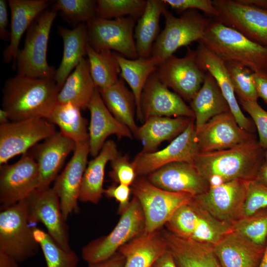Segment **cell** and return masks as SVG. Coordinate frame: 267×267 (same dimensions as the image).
I'll return each instance as SVG.
<instances>
[{
    "label": "cell",
    "instance_id": "1",
    "mask_svg": "<svg viewBox=\"0 0 267 267\" xmlns=\"http://www.w3.org/2000/svg\"><path fill=\"white\" fill-rule=\"evenodd\" d=\"M264 150L257 139L234 147L199 153L193 165L210 187L235 179H255L265 162Z\"/></svg>",
    "mask_w": 267,
    "mask_h": 267
},
{
    "label": "cell",
    "instance_id": "2",
    "mask_svg": "<svg viewBox=\"0 0 267 267\" xmlns=\"http://www.w3.org/2000/svg\"><path fill=\"white\" fill-rule=\"evenodd\" d=\"M60 90L53 79L17 74L5 82L2 108L12 122L35 118L48 120L57 104Z\"/></svg>",
    "mask_w": 267,
    "mask_h": 267
},
{
    "label": "cell",
    "instance_id": "3",
    "mask_svg": "<svg viewBox=\"0 0 267 267\" xmlns=\"http://www.w3.org/2000/svg\"><path fill=\"white\" fill-rule=\"evenodd\" d=\"M224 62L239 63L254 73H267V47L248 39L216 19L199 42Z\"/></svg>",
    "mask_w": 267,
    "mask_h": 267
},
{
    "label": "cell",
    "instance_id": "4",
    "mask_svg": "<svg viewBox=\"0 0 267 267\" xmlns=\"http://www.w3.org/2000/svg\"><path fill=\"white\" fill-rule=\"evenodd\" d=\"M57 13L46 10L27 30L23 47L19 49L13 65L18 74L33 78L53 79L56 70L47 60L50 32Z\"/></svg>",
    "mask_w": 267,
    "mask_h": 267
},
{
    "label": "cell",
    "instance_id": "5",
    "mask_svg": "<svg viewBox=\"0 0 267 267\" xmlns=\"http://www.w3.org/2000/svg\"><path fill=\"white\" fill-rule=\"evenodd\" d=\"M163 15L165 27L156 39L151 54L159 64L179 47L199 42L211 22L196 10H186L176 17L166 8Z\"/></svg>",
    "mask_w": 267,
    "mask_h": 267
},
{
    "label": "cell",
    "instance_id": "6",
    "mask_svg": "<svg viewBox=\"0 0 267 267\" xmlns=\"http://www.w3.org/2000/svg\"><path fill=\"white\" fill-rule=\"evenodd\" d=\"M165 225L178 236L212 246L232 231V224L214 218L193 198L180 207Z\"/></svg>",
    "mask_w": 267,
    "mask_h": 267
},
{
    "label": "cell",
    "instance_id": "7",
    "mask_svg": "<svg viewBox=\"0 0 267 267\" xmlns=\"http://www.w3.org/2000/svg\"><path fill=\"white\" fill-rule=\"evenodd\" d=\"M29 223L25 200L0 208V252L18 263L36 255L40 248Z\"/></svg>",
    "mask_w": 267,
    "mask_h": 267
},
{
    "label": "cell",
    "instance_id": "8",
    "mask_svg": "<svg viewBox=\"0 0 267 267\" xmlns=\"http://www.w3.org/2000/svg\"><path fill=\"white\" fill-rule=\"evenodd\" d=\"M144 229L143 213L139 201L134 196L114 229L108 234L85 245L81 250L82 257L88 264L107 260L115 254L123 245L144 232Z\"/></svg>",
    "mask_w": 267,
    "mask_h": 267
},
{
    "label": "cell",
    "instance_id": "9",
    "mask_svg": "<svg viewBox=\"0 0 267 267\" xmlns=\"http://www.w3.org/2000/svg\"><path fill=\"white\" fill-rule=\"evenodd\" d=\"M131 190L140 204L145 220L144 231L147 233L160 230L180 207L193 197L162 189L143 178L135 179Z\"/></svg>",
    "mask_w": 267,
    "mask_h": 267
},
{
    "label": "cell",
    "instance_id": "10",
    "mask_svg": "<svg viewBox=\"0 0 267 267\" xmlns=\"http://www.w3.org/2000/svg\"><path fill=\"white\" fill-rule=\"evenodd\" d=\"M137 20L131 16L113 19L95 16L86 23L89 44L96 51L114 50L128 59L138 58L134 37Z\"/></svg>",
    "mask_w": 267,
    "mask_h": 267
},
{
    "label": "cell",
    "instance_id": "11",
    "mask_svg": "<svg viewBox=\"0 0 267 267\" xmlns=\"http://www.w3.org/2000/svg\"><path fill=\"white\" fill-rule=\"evenodd\" d=\"M54 124L35 118L0 125V165L19 154H24L41 140L56 133Z\"/></svg>",
    "mask_w": 267,
    "mask_h": 267
},
{
    "label": "cell",
    "instance_id": "12",
    "mask_svg": "<svg viewBox=\"0 0 267 267\" xmlns=\"http://www.w3.org/2000/svg\"><path fill=\"white\" fill-rule=\"evenodd\" d=\"M30 222H41L47 233L61 246L71 249L69 227L57 195L49 186L35 190L24 200Z\"/></svg>",
    "mask_w": 267,
    "mask_h": 267
},
{
    "label": "cell",
    "instance_id": "13",
    "mask_svg": "<svg viewBox=\"0 0 267 267\" xmlns=\"http://www.w3.org/2000/svg\"><path fill=\"white\" fill-rule=\"evenodd\" d=\"M198 153L195 119L193 118L185 130L166 147L151 152H140L134 157L132 163L136 176H143L172 163L184 162L193 164Z\"/></svg>",
    "mask_w": 267,
    "mask_h": 267
},
{
    "label": "cell",
    "instance_id": "14",
    "mask_svg": "<svg viewBox=\"0 0 267 267\" xmlns=\"http://www.w3.org/2000/svg\"><path fill=\"white\" fill-rule=\"evenodd\" d=\"M216 19L251 41L267 47V9L237 0H214Z\"/></svg>",
    "mask_w": 267,
    "mask_h": 267
},
{
    "label": "cell",
    "instance_id": "15",
    "mask_svg": "<svg viewBox=\"0 0 267 267\" xmlns=\"http://www.w3.org/2000/svg\"><path fill=\"white\" fill-rule=\"evenodd\" d=\"M39 185V169L32 153H26L12 164L0 165V208L24 200Z\"/></svg>",
    "mask_w": 267,
    "mask_h": 267
},
{
    "label": "cell",
    "instance_id": "16",
    "mask_svg": "<svg viewBox=\"0 0 267 267\" xmlns=\"http://www.w3.org/2000/svg\"><path fill=\"white\" fill-rule=\"evenodd\" d=\"M156 72L163 83L189 102L201 87L206 74L197 65L196 50L188 47L184 56L172 55L158 65Z\"/></svg>",
    "mask_w": 267,
    "mask_h": 267
},
{
    "label": "cell",
    "instance_id": "17",
    "mask_svg": "<svg viewBox=\"0 0 267 267\" xmlns=\"http://www.w3.org/2000/svg\"><path fill=\"white\" fill-rule=\"evenodd\" d=\"M248 181L235 179L211 186L193 199L215 219L232 224L243 217Z\"/></svg>",
    "mask_w": 267,
    "mask_h": 267
},
{
    "label": "cell",
    "instance_id": "18",
    "mask_svg": "<svg viewBox=\"0 0 267 267\" xmlns=\"http://www.w3.org/2000/svg\"><path fill=\"white\" fill-rule=\"evenodd\" d=\"M199 153L231 148L257 139L242 129L229 111L217 115L196 130Z\"/></svg>",
    "mask_w": 267,
    "mask_h": 267
},
{
    "label": "cell",
    "instance_id": "19",
    "mask_svg": "<svg viewBox=\"0 0 267 267\" xmlns=\"http://www.w3.org/2000/svg\"><path fill=\"white\" fill-rule=\"evenodd\" d=\"M89 153L88 141L76 144L73 155L52 187L59 197L61 208L67 220L72 213L79 211L78 201L83 177Z\"/></svg>",
    "mask_w": 267,
    "mask_h": 267
},
{
    "label": "cell",
    "instance_id": "20",
    "mask_svg": "<svg viewBox=\"0 0 267 267\" xmlns=\"http://www.w3.org/2000/svg\"><path fill=\"white\" fill-rule=\"evenodd\" d=\"M141 108L144 122L155 116L194 118L190 107L161 82L156 71L149 77L142 91Z\"/></svg>",
    "mask_w": 267,
    "mask_h": 267
},
{
    "label": "cell",
    "instance_id": "21",
    "mask_svg": "<svg viewBox=\"0 0 267 267\" xmlns=\"http://www.w3.org/2000/svg\"><path fill=\"white\" fill-rule=\"evenodd\" d=\"M154 185L173 192L195 196L206 192L208 182L193 164L184 162L172 163L148 175L147 178Z\"/></svg>",
    "mask_w": 267,
    "mask_h": 267
},
{
    "label": "cell",
    "instance_id": "22",
    "mask_svg": "<svg viewBox=\"0 0 267 267\" xmlns=\"http://www.w3.org/2000/svg\"><path fill=\"white\" fill-rule=\"evenodd\" d=\"M195 50L198 66L214 78L239 126L246 132L254 134L256 127L253 121L246 117L241 110L224 61L201 43Z\"/></svg>",
    "mask_w": 267,
    "mask_h": 267
},
{
    "label": "cell",
    "instance_id": "23",
    "mask_svg": "<svg viewBox=\"0 0 267 267\" xmlns=\"http://www.w3.org/2000/svg\"><path fill=\"white\" fill-rule=\"evenodd\" d=\"M90 120L89 127V153L95 157L100 152L106 138L112 134L119 137L132 138L131 131L111 113L96 88L88 106Z\"/></svg>",
    "mask_w": 267,
    "mask_h": 267
},
{
    "label": "cell",
    "instance_id": "24",
    "mask_svg": "<svg viewBox=\"0 0 267 267\" xmlns=\"http://www.w3.org/2000/svg\"><path fill=\"white\" fill-rule=\"evenodd\" d=\"M76 146L73 140L60 132L35 146L32 153L39 169V188L49 186L55 180L66 158Z\"/></svg>",
    "mask_w": 267,
    "mask_h": 267
},
{
    "label": "cell",
    "instance_id": "25",
    "mask_svg": "<svg viewBox=\"0 0 267 267\" xmlns=\"http://www.w3.org/2000/svg\"><path fill=\"white\" fill-rule=\"evenodd\" d=\"M51 3V1L48 0H8L11 15L10 36L9 44L3 52V60L5 62L13 61L14 64L22 36Z\"/></svg>",
    "mask_w": 267,
    "mask_h": 267
},
{
    "label": "cell",
    "instance_id": "26",
    "mask_svg": "<svg viewBox=\"0 0 267 267\" xmlns=\"http://www.w3.org/2000/svg\"><path fill=\"white\" fill-rule=\"evenodd\" d=\"M222 267H257L265 246L257 245L232 231L212 246Z\"/></svg>",
    "mask_w": 267,
    "mask_h": 267
},
{
    "label": "cell",
    "instance_id": "27",
    "mask_svg": "<svg viewBox=\"0 0 267 267\" xmlns=\"http://www.w3.org/2000/svg\"><path fill=\"white\" fill-rule=\"evenodd\" d=\"M161 232L178 267H222L211 245L180 237L167 230Z\"/></svg>",
    "mask_w": 267,
    "mask_h": 267
},
{
    "label": "cell",
    "instance_id": "28",
    "mask_svg": "<svg viewBox=\"0 0 267 267\" xmlns=\"http://www.w3.org/2000/svg\"><path fill=\"white\" fill-rule=\"evenodd\" d=\"M193 118L151 117L145 119L143 124L133 134L142 144L141 152H153L163 141L176 137L182 133Z\"/></svg>",
    "mask_w": 267,
    "mask_h": 267
},
{
    "label": "cell",
    "instance_id": "29",
    "mask_svg": "<svg viewBox=\"0 0 267 267\" xmlns=\"http://www.w3.org/2000/svg\"><path fill=\"white\" fill-rule=\"evenodd\" d=\"M168 250L161 231H145L123 245L118 252L125 258L124 267H151Z\"/></svg>",
    "mask_w": 267,
    "mask_h": 267
},
{
    "label": "cell",
    "instance_id": "30",
    "mask_svg": "<svg viewBox=\"0 0 267 267\" xmlns=\"http://www.w3.org/2000/svg\"><path fill=\"white\" fill-rule=\"evenodd\" d=\"M58 32L63 41V52L60 64L56 70L54 80L61 89L73 70L85 58L89 43L85 23L72 29L59 27Z\"/></svg>",
    "mask_w": 267,
    "mask_h": 267
},
{
    "label": "cell",
    "instance_id": "31",
    "mask_svg": "<svg viewBox=\"0 0 267 267\" xmlns=\"http://www.w3.org/2000/svg\"><path fill=\"white\" fill-rule=\"evenodd\" d=\"M119 155L113 140L106 141L99 154L88 164L85 171L80 189L79 201L97 204L102 198L105 167Z\"/></svg>",
    "mask_w": 267,
    "mask_h": 267
},
{
    "label": "cell",
    "instance_id": "32",
    "mask_svg": "<svg viewBox=\"0 0 267 267\" xmlns=\"http://www.w3.org/2000/svg\"><path fill=\"white\" fill-rule=\"evenodd\" d=\"M190 104L194 114L196 130L214 117L230 111L216 81L208 72L201 87Z\"/></svg>",
    "mask_w": 267,
    "mask_h": 267
},
{
    "label": "cell",
    "instance_id": "33",
    "mask_svg": "<svg viewBox=\"0 0 267 267\" xmlns=\"http://www.w3.org/2000/svg\"><path fill=\"white\" fill-rule=\"evenodd\" d=\"M115 55L121 69L120 77L129 85L134 97L137 118L143 122L141 108L142 91L149 77L156 71L159 64L152 56L130 59L118 53Z\"/></svg>",
    "mask_w": 267,
    "mask_h": 267
},
{
    "label": "cell",
    "instance_id": "34",
    "mask_svg": "<svg viewBox=\"0 0 267 267\" xmlns=\"http://www.w3.org/2000/svg\"><path fill=\"white\" fill-rule=\"evenodd\" d=\"M96 88L88 58H84L66 80L59 92L57 103L70 102L82 110L85 109Z\"/></svg>",
    "mask_w": 267,
    "mask_h": 267
},
{
    "label": "cell",
    "instance_id": "35",
    "mask_svg": "<svg viewBox=\"0 0 267 267\" xmlns=\"http://www.w3.org/2000/svg\"><path fill=\"white\" fill-rule=\"evenodd\" d=\"M167 4L164 0H147L145 10L134 28V40L138 57L151 56L153 45L159 35L160 17Z\"/></svg>",
    "mask_w": 267,
    "mask_h": 267
},
{
    "label": "cell",
    "instance_id": "36",
    "mask_svg": "<svg viewBox=\"0 0 267 267\" xmlns=\"http://www.w3.org/2000/svg\"><path fill=\"white\" fill-rule=\"evenodd\" d=\"M98 89L111 113L134 134L138 127L134 120L135 100L133 92L126 87L123 80L120 77L113 85Z\"/></svg>",
    "mask_w": 267,
    "mask_h": 267
},
{
    "label": "cell",
    "instance_id": "37",
    "mask_svg": "<svg viewBox=\"0 0 267 267\" xmlns=\"http://www.w3.org/2000/svg\"><path fill=\"white\" fill-rule=\"evenodd\" d=\"M81 110L70 102L57 103L48 120L58 126L60 132L76 144L87 142V121L82 116Z\"/></svg>",
    "mask_w": 267,
    "mask_h": 267
},
{
    "label": "cell",
    "instance_id": "38",
    "mask_svg": "<svg viewBox=\"0 0 267 267\" xmlns=\"http://www.w3.org/2000/svg\"><path fill=\"white\" fill-rule=\"evenodd\" d=\"M87 55L90 75L96 88H106L119 80L121 69L115 53L111 50L96 51L88 44Z\"/></svg>",
    "mask_w": 267,
    "mask_h": 267
},
{
    "label": "cell",
    "instance_id": "39",
    "mask_svg": "<svg viewBox=\"0 0 267 267\" xmlns=\"http://www.w3.org/2000/svg\"><path fill=\"white\" fill-rule=\"evenodd\" d=\"M34 237L42 249L47 267H77L79 257L76 252L63 248L47 233L34 227Z\"/></svg>",
    "mask_w": 267,
    "mask_h": 267
},
{
    "label": "cell",
    "instance_id": "40",
    "mask_svg": "<svg viewBox=\"0 0 267 267\" xmlns=\"http://www.w3.org/2000/svg\"><path fill=\"white\" fill-rule=\"evenodd\" d=\"M232 231L259 246L267 241V209L242 217L232 223Z\"/></svg>",
    "mask_w": 267,
    "mask_h": 267
},
{
    "label": "cell",
    "instance_id": "41",
    "mask_svg": "<svg viewBox=\"0 0 267 267\" xmlns=\"http://www.w3.org/2000/svg\"><path fill=\"white\" fill-rule=\"evenodd\" d=\"M146 1L97 0H96V16L107 19L131 16L138 19L145 10Z\"/></svg>",
    "mask_w": 267,
    "mask_h": 267
},
{
    "label": "cell",
    "instance_id": "42",
    "mask_svg": "<svg viewBox=\"0 0 267 267\" xmlns=\"http://www.w3.org/2000/svg\"><path fill=\"white\" fill-rule=\"evenodd\" d=\"M51 10L59 12L65 20L75 27L86 24L96 16V3L93 0H58Z\"/></svg>",
    "mask_w": 267,
    "mask_h": 267
},
{
    "label": "cell",
    "instance_id": "43",
    "mask_svg": "<svg viewBox=\"0 0 267 267\" xmlns=\"http://www.w3.org/2000/svg\"><path fill=\"white\" fill-rule=\"evenodd\" d=\"M224 63L238 100L257 102L259 97L253 82V72L239 63Z\"/></svg>",
    "mask_w": 267,
    "mask_h": 267
},
{
    "label": "cell",
    "instance_id": "44",
    "mask_svg": "<svg viewBox=\"0 0 267 267\" xmlns=\"http://www.w3.org/2000/svg\"><path fill=\"white\" fill-rule=\"evenodd\" d=\"M267 209V187L257 181L249 180L243 210V217Z\"/></svg>",
    "mask_w": 267,
    "mask_h": 267
},
{
    "label": "cell",
    "instance_id": "45",
    "mask_svg": "<svg viewBox=\"0 0 267 267\" xmlns=\"http://www.w3.org/2000/svg\"><path fill=\"white\" fill-rule=\"evenodd\" d=\"M110 178L118 184L131 186L135 180L136 174L132 162L128 155H119L111 161Z\"/></svg>",
    "mask_w": 267,
    "mask_h": 267
},
{
    "label": "cell",
    "instance_id": "46",
    "mask_svg": "<svg viewBox=\"0 0 267 267\" xmlns=\"http://www.w3.org/2000/svg\"><path fill=\"white\" fill-rule=\"evenodd\" d=\"M238 103L252 119L258 132L259 142L264 149H267V111L255 101L238 100Z\"/></svg>",
    "mask_w": 267,
    "mask_h": 267
},
{
    "label": "cell",
    "instance_id": "47",
    "mask_svg": "<svg viewBox=\"0 0 267 267\" xmlns=\"http://www.w3.org/2000/svg\"><path fill=\"white\" fill-rule=\"evenodd\" d=\"M164 1L167 5H169L178 12L183 13L188 10L199 9L215 18L218 16V13L213 5V0H164Z\"/></svg>",
    "mask_w": 267,
    "mask_h": 267
},
{
    "label": "cell",
    "instance_id": "48",
    "mask_svg": "<svg viewBox=\"0 0 267 267\" xmlns=\"http://www.w3.org/2000/svg\"><path fill=\"white\" fill-rule=\"evenodd\" d=\"M131 192V187L122 184L112 185L104 190V194L106 197L113 198L119 202L118 213L120 215L127 210L130 205Z\"/></svg>",
    "mask_w": 267,
    "mask_h": 267
},
{
    "label": "cell",
    "instance_id": "49",
    "mask_svg": "<svg viewBox=\"0 0 267 267\" xmlns=\"http://www.w3.org/2000/svg\"><path fill=\"white\" fill-rule=\"evenodd\" d=\"M8 1L0 0V37L5 41H9L10 31L8 30Z\"/></svg>",
    "mask_w": 267,
    "mask_h": 267
},
{
    "label": "cell",
    "instance_id": "50",
    "mask_svg": "<svg viewBox=\"0 0 267 267\" xmlns=\"http://www.w3.org/2000/svg\"><path fill=\"white\" fill-rule=\"evenodd\" d=\"M252 76L258 97L267 105V73L253 72Z\"/></svg>",
    "mask_w": 267,
    "mask_h": 267
},
{
    "label": "cell",
    "instance_id": "51",
    "mask_svg": "<svg viewBox=\"0 0 267 267\" xmlns=\"http://www.w3.org/2000/svg\"><path fill=\"white\" fill-rule=\"evenodd\" d=\"M125 263V257L117 252L110 258L101 262L89 264L87 267H124Z\"/></svg>",
    "mask_w": 267,
    "mask_h": 267
},
{
    "label": "cell",
    "instance_id": "52",
    "mask_svg": "<svg viewBox=\"0 0 267 267\" xmlns=\"http://www.w3.org/2000/svg\"><path fill=\"white\" fill-rule=\"evenodd\" d=\"M151 267H178L172 253L168 250L162 254Z\"/></svg>",
    "mask_w": 267,
    "mask_h": 267
},
{
    "label": "cell",
    "instance_id": "53",
    "mask_svg": "<svg viewBox=\"0 0 267 267\" xmlns=\"http://www.w3.org/2000/svg\"><path fill=\"white\" fill-rule=\"evenodd\" d=\"M0 267H18V263L10 256L0 252Z\"/></svg>",
    "mask_w": 267,
    "mask_h": 267
},
{
    "label": "cell",
    "instance_id": "54",
    "mask_svg": "<svg viewBox=\"0 0 267 267\" xmlns=\"http://www.w3.org/2000/svg\"><path fill=\"white\" fill-rule=\"evenodd\" d=\"M255 179L267 187V163L265 162L260 168Z\"/></svg>",
    "mask_w": 267,
    "mask_h": 267
},
{
    "label": "cell",
    "instance_id": "55",
    "mask_svg": "<svg viewBox=\"0 0 267 267\" xmlns=\"http://www.w3.org/2000/svg\"><path fill=\"white\" fill-rule=\"evenodd\" d=\"M240 3L267 9V0H237Z\"/></svg>",
    "mask_w": 267,
    "mask_h": 267
},
{
    "label": "cell",
    "instance_id": "56",
    "mask_svg": "<svg viewBox=\"0 0 267 267\" xmlns=\"http://www.w3.org/2000/svg\"><path fill=\"white\" fill-rule=\"evenodd\" d=\"M257 267H267V241L262 259Z\"/></svg>",
    "mask_w": 267,
    "mask_h": 267
},
{
    "label": "cell",
    "instance_id": "57",
    "mask_svg": "<svg viewBox=\"0 0 267 267\" xmlns=\"http://www.w3.org/2000/svg\"><path fill=\"white\" fill-rule=\"evenodd\" d=\"M10 120L8 114L2 108L0 110V123L1 124H4L9 122Z\"/></svg>",
    "mask_w": 267,
    "mask_h": 267
},
{
    "label": "cell",
    "instance_id": "58",
    "mask_svg": "<svg viewBox=\"0 0 267 267\" xmlns=\"http://www.w3.org/2000/svg\"><path fill=\"white\" fill-rule=\"evenodd\" d=\"M265 162L267 163V149L265 150L264 153Z\"/></svg>",
    "mask_w": 267,
    "mask_h": 267
}]
</instances>
